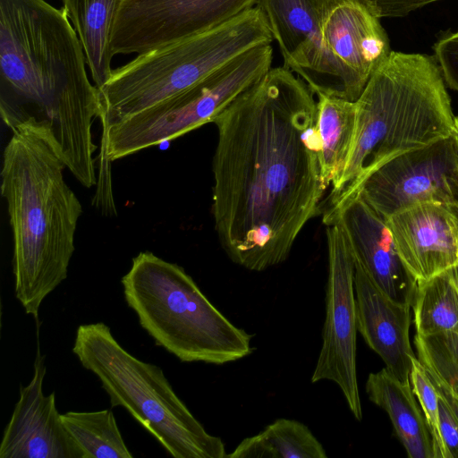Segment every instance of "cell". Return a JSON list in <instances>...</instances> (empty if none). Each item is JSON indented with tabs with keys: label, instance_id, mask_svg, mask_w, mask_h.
<instances>
[{
	"label": "cell",
	"instance_id": "cell-1",
	"mask_svg": "<svg viewBox=\"0 0 458 458\" xmlns=\"http://www.w3.org/2000/svg\"><path fill=\"white\" fill-rule=\"evenodd\" d=\"M314 94L284 67L271 68L214 120L212 215L235 264L283 263L328 188Z\"/></svg>",
	"mask_w": 458,
	"mask_h": 458
},
{
	"label": "cell",
	"instance_id": "cell-2",
	"mask_svg": "<svg viewBox=\"0 0 458 458\" xmlns=\"http://www.w3.org/2000/svg\"><path fill=\"white\" fill-rule=\"evenodd\" d=\"M65 10L46 0H0V114L11 131L30 123L51 135L83 186L97 182L91 126L98 89Z\"/></svg>",
	"mask_w": 458,
	"mask_h": 458
},
{
	"label": "cell",
	"instance_id": "cell-3",
	"mask_svg": "<svg viewBox=\"0 0 458 458\" xmlns=\"http://www.w3.org/2000/svg\"><path fill=\"white\" fill-rule=\"evenodd\" d=\"M49 132L30 123L12 131L3 154L1 194L13 240L15 296L36 319L44 299L67 277L81 204Z\"/></svg>",
	"mask_w": 458,
	"mask_h": 458
},
{
	"label": "cell",
	"instance_id": "cell-4",
	"mask_svg": "<svg viewBox=\"0 0 458 458\" xmlns=\"http://www.w3.org/2000/svg\"><path fill=\"white\" fill-rule=\"evenodd\" d=\"M445 85L434 55L391 52L355 101L351 152L322 209L323 220L392 158L454 135L455 115Z\"/></svg>",
	"mask_w": 458,
	"mask_h": 458
},
{
	"label": "cell",
	"instance_id": "cell-5",
	"mask_svg": "<svg viewBox=\"0 0 458 458\" xmlns=\"http://www.w3.org/2000/svg\"><path fill=\"white\" fill-rule=\"evenodd\" d=\"M121 283L143 329L182 362L223 365L254 351L253 335L215 307L181 266L143 251Z\"/></svg>",
	"mask_w": 458,
	"mask_h": 458
},
{
	"label": "cell",
	"instance_id": "cell-6",
	"mask_svg": "<svg viewBox=\"0 0 458 458\" xmlns=\"http://www.w3.org/2000/svg\"><path fill=\"white\" fill-rule=\"evenodd\" d=\"M273 37L256 5L212 30L154 49L113 70L98 90L103 133L113 124L203 81Z\"/></svg>",
	"mask_w": 458,
	"mask_h": 458
},
{
	"label": "cell",
	"instance_id": "cell-7",
	"mask_svg": "<svg viewBox=\"0 0 458 458\" xmlns=\"http://www.w3.org/2000/svg\"><path fill=\"white\" fill-rule=\"evenodd\" d=\"M72 351L98 377L111 406L124 408L170 455L226 457L222 439L207 432L162 369L124 350L106 324L79 326Z\"/></svg>",
	"mask_w": 458,
	"mask_h": 458
},
{
	"label": "cell",
	"instance_id": "cell-8",
	"mask_svg": "<svg viewBox=\"0 0 458 458\" xmlns=\"http://www.w3.org/2000/svg\"><path fill=\"white\" fill-rule=\"evenodd\" d=\"M271 44L237 56L191 89L113 124L103 133L101 157L114 161L213 123L270 69Z\"/></svg>",
	"mask_w": 458,
	"mask_h": 458
},
{
	"label": "cell",
	"instance_id": "cell-9",
	"mask_svg": "<svg viewBox=\"0 0 458 458\" xmlns=\"http://www.w3.org/2000/svg\"><path fill=\"white\" fill-rule=\"evenodd\" d=\"M369 0H325L318 51L298 72L313 94L356 101L391 52Z\"/></svg>",
	"mask_w": 458,
	"mask_h": 458
},
{
	"label": "cell",
	"instance_id": "cell-10",
	"mask_svg": "<svg viewBox=\"0 0 458 458\" xmlns=\"http://www.w3.org/2000/svg\"><path fill=\"white\" fill-rule=\"evenodd\" d=\"M326 226L328 260L326 318L311 382L335 383L354 418L361 420L356 364L354 258L340 223L334 221Z\"/></svg>",
	"mask_w": 458,
	"mask_h": 458
},
{
	"label": "cell",
	"instance_id": "cell-11",
	"mask_svg": "<svg viewBox=\"0 0 458 458\" xmlns=\"http://www.w3.org/2000/svg\"><path fill=\"white\" fill-rule=\"evenodd\" d=\"M258 0H121L112 54H143L218 27Z\"/></svg>",
	"mask_w": 458,
	"mask_h": 458
},
{
	"label": "cell",
	"instance_id": "cell-12",
	"mask_svg": "<svg viewBox=\"0 0 458 458\" xmlns=\"http://www.w3.org/2000/svg\"><path fill=\"white\" fill-rule=\"evenodd\" d=\"M359 193L384 219L421 203L458 207L454 135L392 158L364 181Z\"/></svg>",
	"mask_w": 458,
	"mask_h": 458
},
{
	"label": "cell",
	"instance_id": "cell-13",
	"mask_svg": "<svg viewBox=\"0 0 458 458\" xmlns=\"http://www.w3.org/2000/svg\"><path fill=\"white\" fill-rule=\"evenodd\" d=\"M385 221L402 262L417 284L458 264V207L421 203Z\"/></svg>",
	"mask_w": 458,
	"mask_h": 458
},
{
	"label": "cell",
	"instance_id": "cell-14",
	"mask_svg": "<svg viewBox=\"0 0 458 458\" xmlns=\"http://www.w3.org/2000/svg\"><path fill=\"white\" fill-rule=\"evenodd\" d=\"M45 357L38 352L30 382L20 397L0 444V458H82L65 429L55 394L45 395Z\"/></svg>",
	"mask_w": 458,
	"mask_h": 458
},
{
	"label": "cell",
	"instance_id": "cell-15",
	"mask_svg": "<svg viewBox=\"0 0 458 458\" xmlns=\"http://www.w3.org/2000/svg\"><path fill=\"white\" fill-rule=\"evenodd\" d=\"M338 221L353 257L391 299L412 305L417 283L402 262L385 219L359 193L325 225Z\"/></svg>",
	"mask_w": 458,
	"mask_h": 458
},
{
	"label": "cell",
	"instance_id": "cell-16",
	"mask_svg": "<svg viewBox=\"0 0 458 458\" xmlns=\"http://www.w3.org/2000/svg\"><path fill=\"white\" fill-rule=\"evenodd\" d=\"M354 291L357 331L385 368L401 381L411 382L415 358L410 341L411 305L386 295L355 258Z\"/></svg>",
	"mask_w": 458,
	"mask_h": 458
},
{
	"label": "cell",
	"instance_id": "cell-17",
	"mask_svg": "<svg viewBox=\"0 0 458 458\" xmlns=\"http://www.w3.org/2000/svg\"><path fill=\"white\" fill-rule=\"evenodd\" d=\"M285 69L298 74L310 64L320 41L325 0H258Z\"/></svg>",
	"mask_w": 458,
	"mask_h": 458
},
{
	"label": "cell",
	"instance_id": "cell-18",
	"mask_svg": "<svg viewBox=\"0 0 458 458\" xmlns=\"http://www.w3.org/2000/svg\"><path fill=\"white\" fill-rule=\"evenodd\" d=\"M365 390L369 401L388 414L410 458H434L431 436L411 382L401 381L383 368L368 376Z\"/></svg>",
	"mask_w": 458,
	"mask_h": 458
},
{
	"label": "cell",
	"instance_id": "cell-19",
	"mask_svg": "<svg viewBox=\"0 0 458 458\" xmlns=\"http://www.w3.org/2000/svg\"><path fill=\"white\" fill-rule=\"evenodd\" d=\"M121 0H62L86 55L87 65L99 90L110 79L114 55L110 39Z\"/></svg>",
	"mask_w": 458,
	"mask_h": 458
},
{
	"label": "cell",
	"instance_id": "cell-20",
	"mask_svg": "<svg viewBox=\"0 0 458 458\" xmlns=\"http://www.w3.org/2000/svg\"><path fill=\"white\" fill-rule=\"evenodd\" d=\"M318 131L321 166L327 187L335 188L345 170L356 123L355 101L318 95Z\"/></svg>",
	"mask_w": 458,
	"mask_h": 458
},
{
	"label": "cell",
	"instance_id": "cell-21",
	"mask_svg": "<svg viewBox=\"0 0 458 458\" xmlns=\"http://www.w3.org/2000/svg\"><path fill=\"white\" fill-rule=\"evenodd\" d=\"M229 458H326L321 443L303 423L277 419L262 431L244 438Z\"/></svg>",
	"mask_w": 458,
	"mask_h": 458
},
{
	"label": "cell",
	"instance_id": "cell-22",
	"mask_svg": "<svg viewBox=\"0 0 458 458\" xmlns=\"http://www.w3.org/2000/svg\"><path fill=\"white\" fill-rule=\"evenodd\" d=\"M411 309L417 335L458 332V288L449 272L418 284Z\"/></svg>",
	"mask_w": 458,
	"mask_h": 458
},
{
	"label": "cell",
	"instance_id": "cell-23",
	"mask_svg": "<svg viewBox=\"0 0 458 458\" xmlns=\"http://www.w3.org/2000/svg\"><path fill=\"white\" fill-rule=\"evenodd\" d=\"M69 436L82 458H132L111 410L61 414Z\"/></svg>",
	"mask_w": 458,
	"mask_h": 458
},
{
	"label": "cell",
	"instance_id": "cell-24",
	"mask_svg": "<svg viewBox=\"0 0 458 458\" xmlns=\"http://www.w3.org/2000/svg\"><path fill=\"white\" fill-rule=\"evenodd\" d=\"M417 358L430 379L458 400V332L414 336Z\"/></svg>",
	"mask_w": 458,
	"mask_h": 458
},
{
	"label": "cell",
	"instance_id": "cell-25",
	"mask_svg": "<svg viewBox=\"0 0 458 458\" xmlns=\"http://www.w3.org/2000/svg\"><path fill=\"white\" fill-rule=\"evenodd\" d=\"M410 381L431 436L434 458H447L440 431L437 390L417 357L412 360Z\"/></svg>",
	"mask_w": 458,
	"mask_h": 458
},
{
	"label": "cell",
	"instance_id": "cell-26",
	"mask_svg": "<svg viewBox=\"0 0 458 458\" xmlns=\"http://www.w3.org/2000/svg\"><path fill=\"white\" fill-rule=\"evenodd\" d=\"M433 48L445 84L458 92V30L440 37Z\"/></svg>",
	"mask_w": 458,
	"mask_h": 458
},
{
	"label": "cell",
	"instance_id": "cell-27",
	"mask_svg": "<svg viewBox=\"0 0 458 458\" xmlns=\"http://www.w3.org/2000/svg\"><path fill=\"white\" fill-rule=\"evenodd\" d=\"M439 421L447 458H458V418L445 396L437 391Z\"/></svg>",
	"mask_w": 458,
	"mask_h": 458
},
{
	"label": "cell",
	"instance_id": "cell-28",
	"mask_svg": "<svg viewBox=\"0 0 458 458\" xmlns=\"http://www.w3.org/2000/svg\"><path fill=\"white\" fill-rule=\"evenodd\" d=\"M373 3L381 17H403L429 4L441 0H369Z\"/></svg>",
	"mask_w": 458,
	"mask_h": 458
},
{
	"label": "cell",
	"instance_id": "cell-29",
	"mask_svg": "<svg viewBox=\"0 0 458 458\" xmlns=\"http://www.w3.org/2000/svg\"><path fill=\"white\" fill-rule=\"evenodd\" d=\"M448 272L458 288V264H456L454 267L449 269Z\"/></svg>",
	"mask_w": 458,
	"mask_h": 458
},
{
	"label": "cell",
	"instance_id": "cell-30",
	"mask_svg": "<svg viewBox=\"0 0 458 458\" xmlns=\"http://www.w3.org/2000/svg\"><path fill=\"white\" fill-rule=\"evenodd\" d=\"M457 145H458V116H455V128H454V133Z\"/></svg>",
	"mask_w": 458,
	"mask_h": 458
}]
</instances>
